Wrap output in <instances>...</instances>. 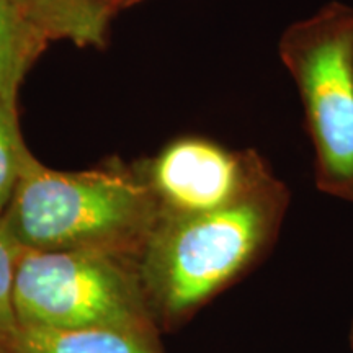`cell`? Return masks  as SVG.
Wrapping results in <instances>:
<instances>
[{
    "label": "cell",
    "mask_w": 353,
    "mask_h": 353,
    "mask_svg": "<svg viewBox=\"0 0 353 353\" xmlns=\"http://www.w3.org/2000/svg\"><path fill=\"white\" fill-rule=\"evenodd\" d=\"M12 353H154L136 330L117 327L51 329L21 325Z\"/></svg>",
    "instance_id": "obj_6"
},
{
    "label": "cell",
    "mask_w": 353,
    "mask_h": 353,
    "mask_svg": "<svg viewBox=\"0 0 353 353\" xmlns=\"http://www.w3.org/2000/svg\"><path fill=\"white\" fill-rule=\"evenodd\" d=\"M28 156L17 123L15 105L0 100V216L10 201Z\"/></svg>",
    "instance_id": "obj_9"
},
{
    "label": "cell",
    "mask_w": 353,
    "mask_h": 353,
    "mask_svg": "<svg viewBox=\"0 0 353 353\" xmlns=\"http://www.w3.org/2000/svg\"><path fill=\"white\" fill-rule=\"evenodd\" d=\"M304 94L325 165L353 176V46L347 34L321 41L304 63Z\"/></svg>",
    "instance_id": "obj_4"
},
{
    "label": "cell",
    "mask_w": 353,
    "mask_h": 353,
    "mask_svg": "<svg viewBox=\"0 0 353 353\" xmlns=\"http://www.w3.org/2000/svg\"><path fill=\"white\" fill-rule=\"evenodd\" d=\"M110 0H25L23 12L46 38L101 44Z\"/></svg>",
    "instance_id": "obj_7"
},
{
    "label": "cell",
    "mask_w": 353,
    "mask_h": 353,
    "mask_svg": "<svg viewBox=\"0 0 353 353\" xmlns=\"http://www.w3.org/2000/svg\"><path fill=\"white\" fill-rule=\"evenodd\" d=\"M44 39L46 37L20 7L0 0V100L15 105L21 79Z\"/></svg>",
    "instance_id": "obj_8"
},
{
    "label": "cell",
    "mask_w": 353,
    "mask_h": 353,
    "mask_svg": "<svg viewBox=\"0 0 353 353\" xmlns=\"http://www.w3.org/2000/svg\"><path fill=\"white\" fill-rule=\"evenodd\" d=\"M262 229V214L250 203L183 214L154 247V276L165 306L183 311L213 293L250 257Z\"/></svg>",
    "instance_id": "obj_3"
},
{
    "label": "cell",
    "mask_w": 353,
    "mask_h": 353,
    "mask_svg": "<svg viewBox=\"0 0 353 353\" xmlns=\"http://www.w3.org/2000/svg\"><path fill=\"white\" fill-rule=\"evenodd\" d=\"M154 182L159 193L183 214L210 213L232 203L237 165L213 144L179 141L157 159Z\"/></svg>",
    "instance_id": "obj_5"
},
{
    "label": "cell",
    "mask_w": 353,
    "mask_h": 353,
    "mask_svg": "<svg viewBox=\"0 0 353 353\" xmlns=\"http://www.w3.org/2000/svg\"><path fill=\"white\" fill-rule=\"evenodd\" d=\"M8 2H12V3H15L17 7H20L21 10H23V3H25V0H8Z\"/></svg>",
    "instance_id": "obj_11"
},
{
    "label": "cell",
    "mask_w": 353,
    "mask_h": 353,
    "mask_svg": "<svg viewBox=\"0 0 353 353\" xmlns=\"http://www.w3.org/2000/svg\"><path fill=\"white\" fill-rule=\"evenodd\" d=\"M13 304L20 327L138 332L139 312L130 281L95 249L19 250Z\"/></svg>",
    "instance_id": "obj_2"
},
{
    "label": "cell",
    "mask_w": 353,
    "mask_h": 353,
    "mask_svg": "<svg viewBox=\"0 0 353 353\" xmlns=\"http://www.w3.org/2000/svg\"><path fill=\"white\" fill-rule=\"evenodd\" d=\"M145 211L144 192L125 176L57 172L30 154L0 228L19 250L95 249L138 228Z\"/></svg>",
    "instance_id": "obj_1"
},
{
    "label": "cell",
    "mask_w": 353,
    "mask_h": 353,
    "mask_svg": "<svg viewBox=\"0 0 353 353\" xmlns=\"http://www.w3.org/2000/svg\"><path fill=\"white\" fill-rule=\"evenodd\" d=\"M19 249L0 228V345L13 342L20 324L13 304V285Z\"/></svg>",
    "instance_id": "obj_10"
}]
</instances>
